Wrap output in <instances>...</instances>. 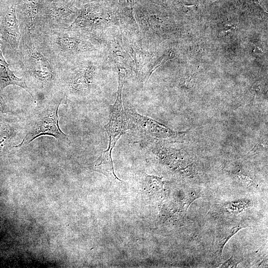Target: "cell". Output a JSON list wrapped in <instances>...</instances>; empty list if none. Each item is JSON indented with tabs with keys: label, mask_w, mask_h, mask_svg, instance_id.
<instances>
[{
	"label": "cell",
	"mask_w": 268,
	"mask_h": 268,
	"mask_svg": "<svg viewBox=\"0 0 268 268\" xmlns=\"http://www.w3.org/2000/svg\"><path fill=\"white\" fill-rule=\"evenodd\" d=\"M17 54L22 78L34 99L43 100L59 94L62 90L63 64L41 33L22 31Z\"/></svg>",
	"instance_id": "obj_1"
},
{
	"label": "cell",
	"mask_w": 268,
	"mask_h": 268,
	"mask_svg": "<svg viewBox=\"0 0 268 268\" xmlns=\"http://www.w3.org/2000/svg\"><path fill=\"white\" fill-rule=\"evenodd\" d=\"M95 42L106 46L110 58L117 68L122 69L125 72L126 69L134 70L135 74L134 62L125 48L120 30L114 32L113 30L105 31L95 39Z\"/></svg>",
	"instance_id": "obj_8"
},
{
	"label": "cell",
	"mask_w": 268,
	"mask_h": 268,
	"mask_svg": "<svg viewBox=\"0 0 268 268\" xmlns=\"http://www.w3.org/2000/svg\"><path fill=\"white\" fill-rule=\"evenodd\" d=\"M94 53L63 64L62 90L66 97L84 99L94 95L99 84V67Z\"/></svg>",
	"instance_id": "obj_2"
},
{
	"label": "cell",
	"mask_w": 268,
	"mask_h": 268,
	"mask_svg": "<svg viewBox=\"0 0 268 268\" xmlns=\"http://www.w3.org/2000/svg\"><path fill=\"white\" fill-rule=\"evenodd\" d=\"M16 4L12 2L3 11L0 26V37L12 50H18L21 38L19 24L16 16Z\"/></svg>",
	"instance_id": "obj_9"
},
{
	"label": "cell",
	"mask_w": 268,
	"mask_h": 268,
	"mask_svg": "<svg viewBox=\"0 0 268 268\" xmlns=\"http://www.w3.org/2000/svg\"><path fill=\"white\" fill-rule=\"evenodd\" d=\"M9 85H17L25 89L30 95L31 92L22 78L16 76L10 69L9 65L4 59L1 48L0 37V89L2 91Z\"/></svg>",
	"instance_id": "obj_11"
},
{
	"label": "cell",
	"mask_w": 268,
	"mask_h": 268,
	"mask_svg": "<svg viewBox=\"0 0 268 268\" xmlns=\"http://www.w3.org/2000/svg\"><path fill=\"white\" fill-rule=\"evenodd\" d=\"M241 260H238L235 258H233L232 256L225 263L222 264L221 268H236L237 265L240 263Z\"/></svg>",
	"instance_id": "obj_15"
},
{
	"label": "cell",
	"mask_w": 268,
	"mask_h": 268,
	"mask_svg": "<svg viewBox=\"0 0 268 268\" xmlns=\"http://www.w3.org/2000/svg\"><path fill=\"white\" fill-rule=\"evenodd\" d=\"M241 226H237L233 227L231 228L230 231L223 238L221 241H220V243L219 244V250L220 252V255L221 256L222 253L223 251V248L225 246V244L229 240V239L233 236L236 233H237L241 229L244 228Z\"/></svg>",
	"instance_id": "obj_13"
},
{
	"label": "cell",
	"mask_w": 268,
	"mask_h": 268,
	"mask_svg": "<svg viewBox=\"0 0 268 268\" xmlns=\"http://www.w3.org/2000/svg\"><path fill=\"white\" fill-rule=\"evenodd\" d=\"M113 149V147L108 146L107 149L102 152L99 157L95 161L93 169L105 175L112 181L122 182L117 177L114 172L113 162L112 158Z\"/></svg>",
	"instance_id": "obj_12"
},
{
	"label": "cell",
	"mask_w": 268,
	"mask_h": 268,
	"mask_svg": "<svg viewBox=\"0 0 268 268\" xmlns=\"http://www.w3.org/2000/svg\"><path fill=\"white\" fill-rule=\"evenodd\" d=\"M128 129L145 143L157 139H170L179 137L182 133L174 132L155 120L129 107L125 111Z\"/></svg>",
	"instance_id": "obj_5"
},
{
	"label": "cell",
	"mask_w": 268,
	"mask_h": 268,
	"mask_svg": "<svg viewBox=\"0 0 268 268\" xmlns=\"http://www.w3.org/2000/svg\"><path fill=\"white\" fill-rule=\"evenodd\" d=\"M63 64L77 57L97 51L95 43L77 32L68 29L41 33Z\"/></svg>",
	"instance_id": "obj_4"
},
{
	"label": "cell",
	"mask_w": 268,
	"mask_h": 268,
	"mask_svg": "<svg viewBox=\"0 0 268 268\" xmlns=\"http://www.w3.org/2000/svg\"><path fill=\"white\" fill-rule=\"evenodd\" d=\"M1 92L0 89V116L10 113V111H9L3 97L1 94Z\"/></svg>",
	"instance_id": "obj_14"
},
{
	"label": "cell",
	"mask_w": 268,
	"mask_h": 268,
	"mask_svg": "<svg viewBox=\"0 0 268 268\" xmlns=\"http://www.w3.org/2000/svg\"><path fill=\"white\" fill-rule=\"evenodd\" d=\"M2 14H3V11L0 12V24H1Z\"/></svg>",
	"instance_id": "obj_16"
},
{
	"label": "cell",
	"mask_w": 268,
	"mask_h": 268,
	"mask_svg": "<svg viewBox=\"0 0 268 268\" xmlns=\"http://www.w3.org/2000/svg\"><path fill=\"white\" fill-rule=\"evenodd\" d=\"M70 7L58 4H48L42 7L39 21V33L67 29L78 15Z\"/></svg>",
	"instance_id": "obj_7"
},
{
	"label": "cell",
	"mask_w": 268,
	"mask_h": 268,
	"mask_svg": "<svg viewBox=\"0 0 268 268\" xmlns=\"http://www.w3.org/2000/svg\"><path fill=\"white\" fill-rule=\"evenodd\" d=\"M24 136L23 122L17 121L13 124L0 123V153L9 147L14 148Z\"/></svg>",
	"instance_id": "obj_10"
},
{
	"label": "cell",
	"mask_w": 268,
	"mask_h": 268,
	"mask_svg": "<svg viewBox=\"0 0 268 268\" xmlns=\"http://www.w3.org/2000/svg\"><path fill=\"white\" fill-rule=\"evenodd\" d=\"M118 88L117 97L114 104L110 106V118L104 128L109 138L108 145L113 147L121 136L128 130V124L126 112L122 104V90L125 83L126 73L122 69L118 68Z\"/></svg>",
	"instance_id": "obj_6"
},
{
	"label": "cell",
	"mask_w": 268,
	"mask_h": 268,
	"mask_svg": "<svg viewBox=\"0 0 268 268\" xmlns=\"http://www.w3.org/2000/svg\"><path fill=\"white\" fill-rule=\"evenodd\" d=\"M66 100L64 94L42 100L23 121L24 136L14 148L19 149L27 146L36 138L44 135L53 136L60 142L70 144L69 136L61 130L59 126V108Z\"/></svg>",
	"instance_id": "obj_3"
}]
</instances>
